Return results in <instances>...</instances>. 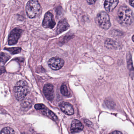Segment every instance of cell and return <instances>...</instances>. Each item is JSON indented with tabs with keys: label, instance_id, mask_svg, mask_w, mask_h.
Returning a JSON list of instances; mask_svg holds the SVG:
<instances>
[{
	"label": "cell",
	"instance_id": "cell-9",
	"mask_svg": "<svg viewBox=\"0 0 134 134\" xmlns=\"http://www.w3.org/2000/svg\"><path fill=\"white\" fill-rule=\"evenodd\" d=\"M60 109L65 114L71 115L74 114V109L72 105L68 102H63L60 105Z\"/></svg>",
	"mask_w": 134,
	"mask_h": 134
},
{
	"label": "cell",
	"instance_id": "cell-8",
	"mask_svg": "<svg viewBox=\"0 0 134 134\" xmlns=\"http://www.w3.org/2000/svg\"><path fill=\"white\" fill-rule=\"evenodd\" d=\"M43 92L46 98L49 101L53 100L54 97V86L50 83L46 84L44 87Z\"/></svg>",
	"mask_w": 134,
	"mask_h": 134
},
{
	"label": "cell",
	"instance_id": "cell-27",
	"mask_svg": "<svg viewBox=\"0 0 134 134\" xmlns=\"http://www.w3.org/2000/svg\"><path fill=\"white\" fill-rule=\"evenodd\" d=\"M22 134H27L26 133H22Z\"/></svg>",
	"mask_w": 134,
	"mask_h": 134
},
{
	"label": "cell",
	"instance_id": "cell-6",
	"mask_svg": "<svg viewBox=\"0 0 134 134\" xmlns=\"http://www.w3.org/2000/svg\"><path fill=\"white\" fill-rule=\"evenodd\" d=\"M49 66L55 71L59 70L64 65V61L62 58L58 57H52L48 62Z\"/></svg>",
	"mask_w": 134,
	"mask_h": 134
},
{
	"label": "cell",
	"instance_id": "cell-18",
	"mask_svg": "<svg viewBox=\"0 0 134 134\" xmlns=\"http://www.w3.org/2000/svg\"><path fill=\"white\" fill-rule=\"evenodd\" d=\"M60 92L64 96H68L69 94L66 86L64 84L62 85L60 87Z\"/></svg>",
	"mask_w": 134,
	"mask_h": 134
},
{
	"label": "cell",
	"instance_id": "cell-4",
	"mask_svg": "<svg viewBox=\"0 0 134 134\" xmlns=\"http://www.w3.org/2000/svg\"><path fill=\"white\" fill-rule=\"evenodd\" d=\"M98 22L100 26L102 29L108 30L111 27L110 18L108 14L104 11H102L98 14Z\"/></svg>",
	"mask_w": 134,
	"mask_h": 134
},
{
	"label": "cell",
	"instance_id": "cell-12",
	"mask_svg": "<svg viewBox=\"0 0 134 134\" xmlns=\"http://www.w3.org/2000/svg\"><path fill=\"white\" fill-rule=\"evenodd\" d=\"M119 2L118 1H105L104 3L105 10L108 12H111L116 7Z\"/></svg>",
	"mask_w": 134,
	"mask_h": 134
},
{
	"label": "cell",
	"instance_id": "cell-25",
	"mask_svg": "<svg viewBox=\"0 0 134 134\" xmlns=\"http://www.w3.org/2000/svg\"><path fill=\"white\" fill-rule=\"evenodd\" d=\"M15 60L16 61H20L21 62H22V61H23L24 59H23V58H21V57H20V58H17L16 59H15Z\"/></svg>",
	"mask_w": 134,
	"mask_h": 134
},
{
	"label": "cell",
	"instance_id": "cell-3",
	"mask_svg": "<svg viewBox=\"0 0 134 134\" xmlns=\"http://www.w3.org/2000/svg\"><path fill=\"white\" fill-rule=\"evenodd\" d=\"M41 9V6L37 1H30L27 3L26 7V13L30 18L36 17Z\"/></svg>",
	"mask_w": 134,
	"mask_h": 134
},
{
	"label": "cell",
	"instance_id": "cell-1",
	"mask_svg": "<svg viewBox=\"0 0 134 134\" xmlns=\"http://www.w3.org/2000/svg\"><path fill=\"white\" fill-rule=\"evenodd\" d=\"M134 20L132 10L127 6L120 7L117 12V20L120 24L124 26L130 25Z\"/></svg>",
	"mask_w": 134,
	"mask_h": 134
},
{
	"label": "cell",
	"instance_id": "cell-19",
	"mask_svg": "<svg viewBox=\"0 0 134 134\" xmlns=\"http://www.w3.org/2000/svg\"><path fill=\"white\" fill-rule=\"evenodd\" d=\"M35 108L37 110H44L46 109V107L43 104H37L35 105Z\"/></svg>",
	"mask_w": 134,
	"mask_h": 134
},
{
	"label": "cell",
	"instance_id": "cell-13",
	"mask_svg": "<svg viewBox=\"0 0 134 134\" xmlns=\"http://www.w3.org/2000/svg\"><path fill=\"white\" fill-rule=\"evenodd\" d=\"M42 113L54 121L56 122L58 121V118L57 116L52 111L48 109H45L42 110Z\"/></svg>",
	"mask_w": 134,
	"mask_h": 134
},
{
	"label": "cell",
	"instance_id": "cell-20",
	"mask_svg": "<svg viewBox=\"0 0 134 134\" xmlns=\"http://www.w3.org/2000/svg\"><path fill=\"white\" fill-rule=\"evenodd\" d=\"M84 122L85 124H86L87 126H92V124H93L91 121L87 119H84Z\"/></svg>",
	"mask_w": 134,
	"mask_h": 134
},
{
	"label": "cell",
	"instance_id": "cell-2",
	"mask_svg": "<svg viewBox=\"0 0 134 134\" xmlns=\"http://www.w3.org/2000/svg\"><path fill=\"white\" fill-rule=\"evenodd\" d=\"M30 91L27 83L24 80H20L16 84L14 88L15 97L18 100H23Z\"/></svg>",
	"mask_w": 134,
	"mask_h": 134
},
{
	"label": "cell",
	"instance_id": "cell-14",
	"mask_svg": "<svg viewBox=\"0 0 134 134\" xmlns=\"http://www.w3.org/2000/svg\"><path fill=\"white\" fill-rule=\"evenodd\" d=\"M11 56L9 54L4 52L0 53V65H3L8 60Z\"/></svg>",
	"mask_w": 134,
	"mask_h": 134
},
{
	"label": "cell",
	"instance_id": "cell-23",
	"mask_svg": "<svg viewBox=\"0 0 134 134\" xmlns=\"http://www.w3.org/2000/svg\"><path fill=\"white\" fill-rule=\"evenodd\" d=\"M95 2H96V1H93V0H92V1H87V2H88V4L90 5L94 4Z\"/></svg>",
	"mask_w": 134,
	"mask_h": 134
},
{
	"label": "cell",
	"instance_id": "cell-17",
	"mask_svg": "<svg viewBox=\"0 0 134 134\" xmlns=\"http://www.w3.org/2000/svg\"><path fill=\"white\" fill-rule=\"evenodd\" d=\"M14 130L11 127H7L3 128L1 132V134H15Z\"/></svg>",
	"mask_w": 134,
	"mask_h": 134
},
{
	"label": "cell",
	"instance_id": "cell-21",
	"mask_svg": "<svg viewBox=\"0 0 134 134\" xmlns=\"http://www.w3.org/2000/svg\"><path fill=\"white\" fill-rule=\"evenodd\" d=\"M5 72V68L4 67H0V75L4 73Z\"/></svg>",
	"mask_w": 134,
	"mask_h": 134
},
{
	"label": "cell",
	"instance_id": "cell-24",
	"mask_svg": "<svg viewBox=\"0 0 134 134\" xmlns=\"http://www.w3.org/2000/svg\"><path fill=\"white\" fill-rule=\"evenodd\" d=\"M129 3L131 6L134 8V1H129Z\"/></svg>",
	"mask_w": 134,
	"mask_h": 134
},
{
	"label": "cell",
	"instance_id": "cell-7",
	"mask_svg": "<svg viewBox=\"0 0 134 134\" xmlns=\"http://www.w3.org/2000/svg\"><path fill=\"white\" fill-rule=\"evenodd\" d=\"M53 15L49 12L46 13L42 23V26L45 28H53L55 25Z\"/></svg>",
	"mask_w": 134,
	"mask_h": 134
},
{
	"label": "cell",
	"instance_id": "cell-5",
	"mask_svg": "<svg viewBox=\"0 0 134 134\" xmlns=\"http://www.w3.org/2000/svg\"><path fill=\"white\" fill-rule=\"evenodd\" d=\"M23 30L18 28H15L12 30L8 38V45H13L18 42V40L22 35Z\"/></svg>",
	"mask_w": 134,
	"mask_h": 134
},
{
	"label": "cell",
	"instance_id": "cell-26",
	"mask_svg": "<svg viewBox=\"0 0 134 134\" xmlns=\"http://www.w3.org/2000/svg\"><path fill=\"white\" fill-rule=\"evenodd\" d=\"M132 39L133 41L134 42V35H133V37H132Z\"/></svg>",
	"mask_w": 134,
	"mask_h": 134
},
{
	"label": "cell",
	"instance_id": "cell-16",
	"mask_svg": "<svg viewBox=\"0 0 134 134\" xmlns=\"http://www.w3.org/2000/svg\"><path fill=\"white\" fill-rule=\"evenodd\" d=\"M4 49L10 52L12 54H15L20 52L22 49L20 47H12V48H5Z\"/></svg>",
	"mask_w": 134,
	"mask_h": 134
},
{
	"label": "cell",
	"instance_id": "cell-10",
	"mask_svg": "<svg viewBox=\"0 0 134 134\" xmlns=\"http://www.w3.org/2000/svg\"><path fill=\"white\" fill-rule=\"evenodd\" d=\"M83 126L78 120H74L71 124V132L72 133L80 132L83 130Z\"/></svg>",
	"mask_w": 134,
	"mask_h": 134
},
{
	"label": "cell",
	"instance_id": "cell-22",
	"mask_svg": "<svg viewBox=\"0 0 134 134\" xmlns=\"http://www.w3.org/2000/svg\"><path fill=\"white\" fill-rule=\"evenodd\" d=\"M109 134H123L120 131H115L113 132H112V133H110Z\"/></svg>",
	"mask_w": 134,
	"mask_h": 134
},
{
	"label": "cell",
	"instance_id": "cell-11",
	"mask_svg": "<svg viewBox=\"0 0 134 134\" xmlns=\"http://www.w3.org/2000/svg\"><path fill=\"white\" fill-rule=\"evenodd\" d=\"M69 25L66 19H64L59 21L58 23L57 29V34H59L68 30Z\"/></svg>",
	"mask_w": 134,
	"mask_h": 134
},
{
	"label": "cell",
	"instance_id": "cell-15",
	"mask_svg": "<svg viewBox=\"0 0 134 134\" xmlns=\"http://www.w3.org/2000/svg\"><path fill=\"white\" fill-rule=\"evenodd\" d=\"M105 45L108 49H113L117 47L116 42L110 39H107L105 42Z\"/></svg>",
	"mask_w": 134,
	"mask_h": 134
}]
</instances>
